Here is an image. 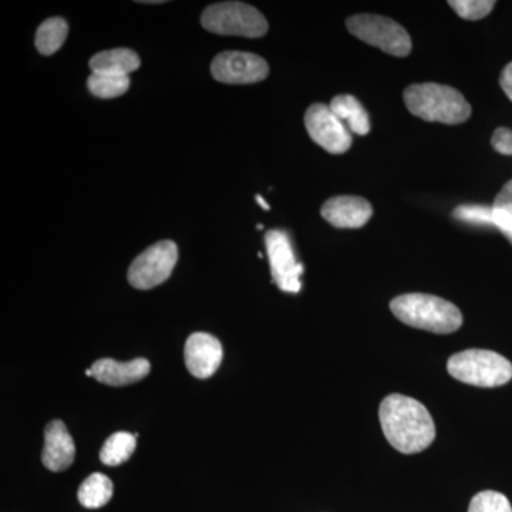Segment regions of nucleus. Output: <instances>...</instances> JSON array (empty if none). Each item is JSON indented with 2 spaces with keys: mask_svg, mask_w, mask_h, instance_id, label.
I'll use <instances>...</instances> for the list:
<instances>
[{
  "mask_svg": "<svg viewBox=\"0 0 512 512\" xmlns=\"http://www.w3.org/2000/svg\"><path fill=\"white\" fill-rule=\"evenodd\" d=\"M379 419L387 441L400 453H421L436 439L433 417L412 397L390 394L380 404Z\"/></svg>",
  "mask_w": 512,
  "mask_h": 512,
  "instance_id": "1",
  "label": "nucleus"
},
{
  "mask_svg": "<svg viewBox=\"0 0 512 512\" xmlns=\"http://www.w3.org/2000/svg\"><path fill=\"white\" fill-rule=\"evenodd\" d=\"M403 99L413 116L429 123L454 126L471 116V106L466 97L446 84H412L404 90Z\"/></svg>",
  "mask_w": 512,
  "mask_h": 512,
  "instance_id": "2",
  "label": "nucleus"
},
{
  "mask_svg": "<svg viewBox=\"0 0 512 512\" xmlns=\"http://www.w3.org/2000/svg\"><path fill=\"white\" fill-rule=\"evenodd\" d=\"M390 309L407 326L440 335L456 332L463 325V313L454 303L427 293L397 296L390 302Z\"/></svg>",
  "mask_w": 512,
  "mask_h": 512,
  "instance_id": "3",
  "label": "nucleus"
},
{
  "mask_svg": "<svg viewBox=\"0 0 512 512\" xmlns=\"http://www.w3.org/2000/svg\"><path fill=\"white\" fill-rule=\"evenodd\" d=\"M447 370L454 379L477 387H500L512 379L510 360L491 350L456 353L448 359Z\"/></svg>",
  "mask_w": 512,
  "mask_h": 512,
  "instance_id": "4",
  "label": "nucleus"
},
{
  "mask_svg": "<svg viewBox=\"0 0 512 512\" xmlns=\"http://www.w3.org/2000/svg\"><path fill=\"white\" fill-rule=\"evenodd\" d=\"M202 26L222 36L256 37L268 33L265 16L254 6L242 2H221L208 6L202 13Z\"/></svg>",
  "mask_w": 512,
  "mask_h": 512,
  "instance_id": "5",
  "label": "nucleus"
},
{
  "mask_svg": "<svg viewBox=\"0 0 512 512\" xmlns=\"http://www.w3.org/2000/svg\"><path fill=\"white\" fill-rule=\"evenodd\" d=\"M349 33L387 55L406 57L412 52V37L393 19L379 15H353L346 20Z\"/></svg>",
  "mask_w": 512,
  "mask_h": 512,
  "instance_id": "6",
  "label": "nucleus"
},
{
  "mask_svg": "<svg viewBox=\"0 0 512 512\" xmlns=\"http://www.w3.org/2000/svg\"><path fill=\"white\" fill-rule=\"evenodd\" d=\"M178 262V248L173 241H160L151 245L134 259L128 269V282L140 291L164 284Z\"/></svg>",
  "mask_w": 512,
  "mask_h": 512,
  "instance_id": "7",
  "label": "nucleus"
},
{
  "mask_svg": "<svg viewBox=\"0 0 512 512\" xmlns=\"http://www.w3.org/2000/svg\"><path fill=\"white\" fill-rule=\"evenodd\" d=\"M305 127L313 143L330 154H345L352 147V131L326 104L315 103L309 107Z\"/></svg>",
  "mask_w": 512,
  "mask_h": 512,
  "instance_id": "8",
  "label": "nucleus"
},
{
  "mask_svg": "<svg viewBox=\"0 0 512 512\" xmlns=\"http://www.w3.org/2000/svg\"><path fill=\"white\" fill-rule=\"evenodd\" d=\"M266 252L271 265L272 279L281 291H301L303 265L296 261L289 235L281 229H271L265 235Z\"/></svg>",
  "mask_w": 512,
  "mask_h": 512,
  "instance_id": "9",
  "label": "nucleus"
},
{
  "mask_svg": "<svg viewBox=\"0 0 512 512\" xmlns=\"http://www.w3.org/2000/svg\"><path fill=\"white\" fill-rule=\"evenodd\" d=\"M211 74L225 84H254L268 77L269 66L254 53L224 52L212 60Z\"/></svg>",
  "mask_w": 512,
  "mask_h": 512,
  "instance_id": "10",
  "label": "nucleus"
},
{
  "mask_svg": "<svg viewBox=\"0 0 512 512\" xmlns=\"http://www.w3.org/2000/svg\"><path fill=\"white\" fill-rule=\"evenodd\" d=\"M224 349L220 340L210 333H192L185 343V365L198 379H208L221 366Z\"/></svg>",
  "mask_w": 512,
  "mask_h": 512,
  "instance_id": "11",
  "label": "nucleus"
},
{
  "mask_svg": "<svg viewBox=\"0 0 512 512\" xmlns=\"http://www.w3.org/2000/svg\"><path fill=\"white\" fill-rule=\"evenodd\" d=\"M320 214L333 227L356 229L365 227L373 217V207L365 198L339 195L326 201Z\"/></svg>",
  "mask_w": 512,
  "mask_h": 512,
  "instance_id": "12",
  "label": "nucleus"
},
{
  "mask_svg": "<svg viewBox=\"0 0 512 512\" xmlns=\"http://www.w3.org/2000/svg\"><path fill=\"white\" fill-rule=\"evenodd\" d=\"M76 456V446L73 437L67 431L62 420H53L45 429V447H43L42 461L47 470H67L72 466Z\"/></svg>",
  "mask_w": 512,
  "mask_h": 512,
  "instance_id": "13",
  "label": "nucleus"
},
{
  "mask_svg": "<svg viewBox=\"0 0 512 512\" xmlns=\"http://www.w3.org/2000/svg\"><path fill=\"white\" fill-rule=\"evenodd\" d=\"M90 370L97 382L107 386L121 387L143 380L150 373L151 365L143 357L126 363L117 362L114 359H100L93 363Z\"/></svg>",
  "mask_w": 512,
  "mask_h": 512,
  "instance_id": "14",
  "label": "nucleus"
},
{
  "mask_svg": "<svg viewBox=\"0 0 512 512\" xmlns=\"http://www.w3.org/2000/svg\"><path fill=\"white\" fill-rule=\"evenodd\" d=\"M141 60L136 52L130 49H113L97 53L90 59L93 73L114 74V76H130L140 67Z\"/></svg>",
  "mask_w": 512,
  "mask_h": 512,
  "instance_id": "15",
  "label": "nucleus"
},
{
  "mask_svg": "<svg viewBox=\"0 0 512 512\" xmlns=\"http://www.w3.org/2000/svg\"><path fill=\"white\" fill-rule=\"evenodd\" d=\"M329 107L348 126L352 133L359 134V136L369 134V114L355 96L340 94V96L333 97Z\"/></svg>",
  "mask_w": 512,
  "mask_h": 512,
  "instance_id": "16",
  "label": "nucleus"
},
{
  "mask_svg": "<svg viewBox=\"0 0 512 512\" xmlns=\"http://www.w3.org/2000/svg\"><path fill=\"white\" fill-rule=\"evenodd\" d=\"M111 497H113V483L109 477L101 473H94L87 477L77 493L79 503L89 510L104 507L109 503Z\"/></svg>",
  "mask_w": 512,
  "mask_h": 512,
  "instance_id": "17",
  "label": "nucleus"
},
{
  "mask_svg": "<svg viewBox=\"0 0 512 512\" xmlns=\"http://www.w3.org/2000/svg\"><path fill=\"white\" fill-rule=\"evenodd\" d=\"M137 439L127 431L111 434L101 447L100 460L106 466L116 467L126 463L136 450Z\"/></svg>",
  "mask_w": 512,
  "mask_h": 512,
  "instance_id": "18",
  "label": "nucleus"
},
{
  "mask_svg": "<svg viewBox=\"0 0 512 512\" xmlns=\"http://www.w3.org/2000/svg\"><path fill=\"white\" fill-rule=\"evenodd\" d=\"M69 26L62 18H50L39 26L36 32V47L42 55H55L66 42Z\"/></svg>",
  "mask_w": 512,
  "mask_h": 512,
  "instance_id": "19",
  "label": "nucleus"
},
{
  "mask_svg": "<svg viewBox=\"0 0 512 512\" xmlns=\"http://www.w3.org/2000/svg\"><path fill=\"white\" fill-rule=\"evenodd\" d=\"M130 76H114V74L92 73L87 79V87L93 96L99 99H116L130 89Z\"/></svg>",
  "mask_w": 512,
  "mask_h": 512,
  "instance_id": "20",
  "label": "nucleus"
},
{
  "mask_svg": "<svg viewBox=\"0 0 512 512\" xmlns=\"http://www.w3.org/2000/svg\"><path fill=\"white\" fill-rule=\"evenodd\" d=\"M491 208L495 227L500 228L508 238H512V180L498 192Z\"/></svg>",
  "mask_w": 512,
  "mask_h": 512,
  "instance_id": "21",
  "label": "nucleus"
},
{
  "mask_svg": "<svg viewBox=\"0 0 512 512\" xmlns=\"http://www.w3.org/2000/svg\"><path fill=\"white\" fill-rule=\"evenodd\" d=\"M468 512H512L508 498L497 491H481L474 495Z\"/></svg>",
  "mask_w": 512,
  "mask_h": 512,
  "instance_id": "22",
  "label": "nucleus"
},
{
  "mask_svg": "<svg viewBox=\"0 0 512 512\" xmlns=\"http://www.w3.org/2000/svg\"><path fill=\"white\" fill-rule=\"evenodd\" d=\"M448 6L466 20H480L490 15L494 9V0H450Z\"/></svg>",
  "mask_w": 512,
  "mask_h": 512,
  "instance_id": "23",
  "label": "nucleus"
},
{
  "mask_svg": "<svg viewBox=\"0 0 512 512\" xmlns=\"http://www.w3.org/2000/svg\"><path fill=\"white\" fill-rule=\"evenodd\" d=\"M453 217L468 224L494 225L493 208L484 205H460L454 210Z\"/></svg>",
  "mask_w": 512,
  "mask_h": 512,
  "instance_id": "24",
  "label": "nucleus"
},
{
  "mask_svg": "<svg viewBox=\"0 0 512 512\" xmlns=\"http://www.w3.org/2000/svg\"><path fill=\"white\" fill-rule=\"evenodd\" d=\"M491 146L498 154L512 156V130L505 127L497 128L491 137Z\"/></svg>",
  "mask_w": 512,
  "mask_h": 512,
  "instance_id": "25",
  "label": "nucleus"
},
{
  "mask_svg": "<svg viewBox=\"0 0 512 512\" xmlns=\"http://www.w3.org/2000/svg\"><path fill=\"white\" fill-rule=\"evenodd\" d=\"M500 86L507 94L508 99L512 101V62L504 67L503 73L500 76Z\"/></svg>",
  "mask_w": 512,
  "mask_h": 512,
  "instance_id": "26",
  "label": "nucleus"
},
{
  "mask_svg": "<svg viewBox=\"0 0 512 512\" xmlns=\"http://www.w3.org/2000/svg\"><path fill=\"white\" fill-rule=\"evenodd\" d=\"M255 200L256 202H258L259 205H261L262 208H264V210H271V205H269L268 202H266L264 198L261 197V195H256Z\"/></svg>",
  "mask_w": 512,
  "mask_h": 512,
  "instance_id": "27",
  "label": "nucleus"
},
{
  "mask_svg": "<svg viewBox=\"0 0 512 512\" xmlns=\"http://www.w3.org/2000/svg\"><path fill=\"white\" fill-rule=\"evenodd\" d=\"M510 239H511V241H512V238H510Z\"/></svg>",
  "mask_w": 512,
  "mask_h": 512,
  "instance_id": "28",
  "label": "nucleus"
}]
</instances>
